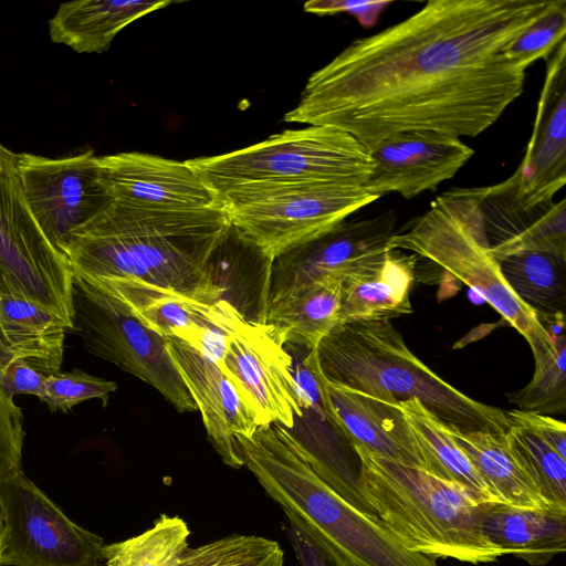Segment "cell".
<instances>
[{"label":"cell","mask_w":566,"mask_h":566,"mask_svg":"<svg viewBox=\"0 0 566 566\" xmlns=\"http://www.w3.org/2000/svg\"><path fill=\"white\" fill-rule=\"evenodd\" d=\"M324 377L399 403L418 399L449 428L506 432L507 412L472 399L442 379L406 345L390 321L337 324L317 345Z\"/></svg>","instance_id":"cell-4"},{"label":"cell","mask_w":566,"mask_h":566,"mask_svg":"<svg viewBox=\"0 0 566 566\" xmlns=\"http://www.w3.org/2000/svg\"><path fill=\"white\" fill-rule=\"evenodd\" d=\"M566 1L551 0L548 7L518 36L504 49V56L527 69L538 59L547 60L552 52L565 41Z\"/></svg>","instance_id":"cell-34"},{"label":"cell","mask_w":566,"mask_h":566,"mask_svg":"<svg viewBox=\"0 0 566 566\" xmlns=\"http://www.w3.org/2000/svg\"><path fill=\"white\" fill-rule=\"evenodd\" d=\"M369 153L374 168L364 189L377 197L397 192L409 199L451 179L474 150L450 135L407 132L384 139Z\"/></svg>","instance_id":"cell-16"},{"label":"cell","mask_w":566,"mask_h":566,"mask_svg":"<svg viewBox=\"0 0 566 566\" xmlns=\"http://www.w3.org/2000/svg\"><path fill=\"white\" fill-rule=\"evenodd\" d=\"M187 161L217 197L301 182L364 186L374 168L369 150L355 137L321 125L286 129L241 149Z\"/></svg>","instance_id":"cell-7"},{"label":"cell","mask_w":566,"mask_h":566,"mask_svg":"<svg viewBox=\"0 0 566 566\" xmlns=\"http://www.w3.org/2000/svg\"><path fill=\"white\" fill-rule=\"evenodd\" d=\"M340 295L342 276L329 274L268 303L261 321L282 344L313 350L338 324Z\"/></svg>","instance_id":"cell-25"},{"label":"cell","mask_w":566,"mask_h":566,"mask_svg":"<svg viewBox=\"0 0 566 566\" xmlns=\"http://www.w3.org/2000/svg\"><path fill=\"white\" fill-rule=\"evenodd\" d=\"M190 534L181 517L163 513L143 533L104 545V566H178L190 548Z\"/></svg>","instance_id":"cell-30"},{"label":"cell","mask_w":566,"mask_h":566,"mask_svg":"<svg viewBox=\"0 0 566 566\" xmlns=\"http://www.w3.org/2000/svg\"><path fill=\"white\" fill-rule=\"evenodd\" d=\"M357 455L358 491L388 532L408 551L436 559L495 562L503 552L482 532L488 503L426 471L361 447Z\"/></svg>","instance_id":"cell-5"},{"label":"cell","mask_w":566,"mask_h":566,"mask_svg":"<svg viewBox=\"0 0 566 566\" xmlns=\"http://www.w3.org/2000/svg\"><path fill=\"white\" fill-rule=\"evenodd\" d=\"M169 353L200 411L208 439L223 463L243 467L234 436L250 437L260 426L217 361L191 345L167 337Z\"/></svg>","instance_id":"cell-19"},{"label":"cell","mask_w":566,"mask_h":566,"mask_svg":"<svg viewBox=\"0 0 566 566\" xmlns=\"http://www.w3.org/2000/svg\"><path fill=\"white\" fill-rule=\"evenodd\" d=\"M378 198L363 186L301 182L237 189L218 200L235 230L272 261L324 235Z\"/></svg>","instance_id":"cell-8"},{"label":"cell","mask_w":566,"mask_h":566,"mask_svg":"<svg viewBox=\"0 0 566 566\" xmlns=\"http://www.w3.org/2000/svg\"><path fill=\"white\" fill-rule=\"evenodd\" d=\"M230 227L222 206L158 211L113 201L72 233L63 253L73 273L88 280L157 289L213 304L224 298L213 258Z\"/></svg>","instance_id":"cell-2"},{"label":"cell","mask_w":566,"mask_h":566,"mask_svg":"<svg viewBox=\"0 0 566 566\" xmlns=\"http://www.w3.org/2000/svg\"><path fill=\"white\" fill-rule=\"evenodd\" d=\"M510 422L506 439L514 460L552 507L566 511V459L524 426Z\"/></svg>","instance_id":"cell-31"},{"label":"cell","mask_w":566,"mask_h":566,"mask_svg":"<svg viewBox=\"0 0 566 566\" xmlns=\"http://www.w3.org/2000/svg\"><path fill=\"white\" fill-rule=\"evenodd\" d=\"M391 250L427 259L479 293L530 345L534 364L554 350L549 331L505 282L492 253L475 188L438 197L412 226L389 239Z\"/></svg>","instance_id":"cell-6"},{"label":"cell","mask_w":566,"mask_h":566,"mask_svg":"<svg viewBox=\"0 0 566 566\" xmlns=\"http://www.w3.org/2000/svg\"><path fill=\"white\" fill-rule=\"evenodd\" d=\"M117 384L75 368L71 371H57L44 377L43 394L39 399L51 412H69L76 405L90 399H99L106 407L109 395Z\"/></svg>","instance_id":"cell-35"},{"label":"cell","mask_w":566,"mask_h":566,"mask_svg":"<svg viewBox=\"0 0 566 566\" xmlns=\"http://www.w3.org/2000/svg\"><path fill=\"white\" fill-rule=\"evenodd\" d=\"M319 380L326 411L352 447L422 468L399 403L332 382L321 368Z\"/></svg>","instance_id":"cell-21"},{"label":"cell","mask_w":566,"mask_h":566,"mask_svg":"<svg viewBox=\"0 0 566 566\" xmlns=\"http://www.w3.org/2000/svg\"><path fill=\"white\" fill-rule=\"evenodd\" d=\"M486 539L504 555L544 566L566 548V512L488 503L482 518Z\"/></svg>","instance_id":"cell-23"},{"label":"cell","mask_w":566,"mask_h":566,"mask_svg":"<svg viewBox=\"0 0 566 566\" xmlns=\"http://www.w3.org/2000/svg\"><path fill=\"white\" fill-rule=\"evenodd\" d=\"M391 1H346V0H312L304 4V10L318 15L347 12L353 14L364 28L373 27L384 9Z\"/></svg>","instance_id":"cell-38"},{"label":"cell","mask_w":566,"mask_h":566,"mask_svg":"<svg viewBox=\"0 0 566 566\" xmlns=\"http://www.w3.org/2000/svg\"><path fill=\"white\" fill-rule=\"evenodd\" d=\"M287 536L300 566H338L297 523L290 520Z\"/></svg>","instance_id":"cell-40"},{"label":"cell","mask_w":566,"mask_h":566,"mask_svg":"<svg viewBox=\"0 0 566 566\" xmlns=\"http://www.w3.org/2000/svg\"><path fill=\"white\" fill-rule=\"evenodd\" d=\"M2 533H3V526H2V521H1V516H0V546H1Z\"/></svg>","instance_id":"cell-42"},{"label":"cell","mask_w":566,"mask_h":566,"mask_svg":"<svg viewBox=\"0 0 566 566\" xmlns=\"http://www.w3.org/2000/svg\"><path fill=\"white\" fill-rule=\"evenodd\" d=\"M171 1L80 0L61 3L49 21L52 42L76 53H103L114 38L135 20Z\"/></svg>","instance_id":"cell-24"},{"label":"cell","mask_w":566,"mask_h":566,"mask_svg":"<svg viewBox=\"0 0 566 566\" xmlns=\"http://www.w3.org/2000/svg\"><path fill=\"white\" fill-rule=\"evenodd\" d=\"M493 255L545 252L566 258V203H525L513 174L505 181L475 188Z\"/></svg>","instance_id":"cell-20"},{"label":"cell","mask_w":566,"mask_h":566,"mask_svg":"<svg viewBox=\"0 0 566 566\" xmlns=\"http://www.w3.org/2000/svg\"><path fill=\"white\" fill-rule=\"evenodd\" d=\"M93 150L49 158L21 153L14 170L27 206L48 241L64 255L72 233L113 203Z\"/></svg>","instance_id":"cell-12"},{"label":"cell","mask_w":566,"mask_h":566,"mask_svg":"<svg viewBox=\"0 0 566 566\" xmlns=\"http://www.w3.org/2000/svg\"><path fill=\"white\" fill-rule=\"evenodd\" d=\"M399 407L420 459L421 470L465 490L478 503H496L444 423L418 399L400 401Z\"/></svg>","instance_id":"cell-27"},{"label":"cell","mask_w":566,"mask_h":566,"mask_svg":"<svg viewBox=\"0 0 566 566\" xmlns=\"http://www.w3.org/2000/svg\"><path fill=\"white\" fill-rule=\"evenodd\" d=\"M513 293L545 325L565 319L566 258L545 252H516L496 259Z\"/></svg>","instance_id":"cell-29"},{"label":"cell","mask_w":566,"mask_h":566,"mask_svg":"<svg viewBox=\"0 0 566 566\" xmlns=\"http://www.w3.org/2000/svg\"><path fill=\"white\" fill-rule=\"evenodd\" d=\"M551 0H431L358 38L307 80L283 119L331 126L368 150L407 132L476 137L522 93L503 49Z\"/></svg>","instance_id":"cell-1"},{"label":"cell","mask_w":566,"mask_h":566,"mask_svg":"<svg viewBox=\"0 0 566 566\" xmlns=\"http://www.w3.org/2000/svg\"><path fill=\"white\" fill-rule=\"evenodd\" d=\"M509 419L517 422L553 448L560 457L566 459V424L551 416L518 409L506 411Z\"/></svg>","instance_id":"cell-39"},{"label":"cell","mask_w":566,"mask_h":566,"mask_svg":"<svg viewBox=\"0 0 566 566\" xmlns=\"http://www.w3.org/2000/svg\"><path fill=\"white\" fill-rule=\"evenodd\" d=\"M73 271L48 241L14 169L0 167V292L32 302L73 328Z\"/></svg>","instance_id":"cell-11"},{"label":"cell","mask_w":566,"mask_h":566,"mask_svg":"<svg viewBox=\"0 0 566 566\" xmlns=\"http://www.w3.org/2000/svg\"><path fill=\"white\" fill-rule=\"evenodd\" d=\"M88 281L125 302L151 329L191 345L214 361L229 334L248 318L227 298L208 304L157 289Z\"/></svg>","instance_id":"cell-17"},{"label":"cell","mask_w":566,"mask_h":566,"mask_svg":"<svg viewBox=\"0 0 566 566\" xmlns=\"http://www.w3.org/2000/svg\"><path fill=\"white\" fill-rule=\"evenodd\" d=\"M0 566H104L101 536L81 527L23 472L0 482Z\"/></svg>","instance_id":"cell-10"},{"label":"cell","mask_w":566,"mask_h":566,"mask_svg":"<svg viewBox=\"0 0 566 566\" xmlns=\"http://www.w3.org/2000/svg\"><path fill=\"white\" fill-rule=\"evenodd\" d=\"M217 364L259 426L277 423L291 429L302 416L292 355L263 321L245 318L231 332Z\"/></svg>","instance_id":"cell-13"},{"label":"cell","mask_w":566,"mask_h":566,"mask_svg":"<svg viewBox=\"0 0 566 566\" xmlns=\"http://www.w3.org/2000/svg\"><path fill=\"white\" fill-rule=\"evenodd\" d=\"M72 302L71 333L88 353L154 387L178 412L197 410L167 337L148 327L125 302L76 273Z\"/></svg>","instance_id":"cell-9"},{"label":"cell","mask_w":566,"mask_h":566,"mask_svg":"<svg viewBox=\"0 0 566 566\" xmlns=\"http://www.w3.org/2000/svg\"><path fill=\"white\" fill-rule=\"evenodd\" d=\"M23 424L21 408L0 387V482L22 470Z\"/></svg>","instance_id":"cell-36"},{"label":"cell","mask_w":566,"mask_h":566,"mask_svg":"<svg viewBox=\"0 0 566 566\" xmlns=\"http://www.w3.org/2000/svg\"><path fill=\"white\" fill-rule=\"evenodd\" d=\"M234 440L243 465L266 494L338 566H438L436 558L405 548L376 515L361 512L322 480L284 427L260 426Z\"/></svg>","instance_id":"cell-3"},{"label":"cell","mask_w":566,"mask_h":566,"mask_svg":"<svg viewBox=\"0 0 566 566\" xmlns=\"http://www.w3.org/2000/svg\"><path fill=\"white\" fill-rule=\"evenodd\" d=\"M70 326L57 315L0 292V342L43 375L60 371Z\"/></svg>","instance_id":"cell-26"},{"label":"cell","mask_w":566,"mask_h":566,"mask_svg":"<svg viewBox=\"0 0 566 566\" xmlns=\"http://www.w3.org/2000/svg\"><path fill=\"white\" fill-rule=\"evenodd\" d=\"M18 156L0 143V167L14 169Z\"/></svg>","instance_id":"cell-41"},{"label":"cell","mask_w":566,"mask_h":566,"mask_svg":"<svg viewBox=\"0 0 566 566\" xmlns=\"http://www.w3.org/2000/svg\"><path fill=\"white\" fill-rule=\"evenodd\" d=\"M45 375L30 367L0 342V387L10 397L35 396L41 398Z\"/></svg>","instance_id":"cell-37"},{"label":"cell","mask_w":566,"mask_h":566,"mask_svg":"<svg viewBox=\"0 0 566 566\" xmlns=\"http://www.w3.org/2000/svg\"><path fill=\"white\" fill-rule=\"evenodd\" d=\"M396 220L392 211L345 220L324 235L276 256L269 268L265 306L326 275H342L388 250Z\"/></svg>","instance_id":"cell-15"},{"label":"cell","mask_w":566,"mask_h":566,"mask_svg":"<svg viewBox=\"0 0 566 566\" xmlns=\"http://www.w3.org/2000/svg\"><path fill=\"white\" fill-rule=\"evenodd\" d=\"M514 175L525 203L553 200L566 184V43L547 61L533 133Z\"/></svg>","instance_id":"cell-18"},{"label":"cell","mask_w":566,"mask_h":566,"mask_svg":"<svg viewBox=\"0 0 566 566\" xmlns=\"http://www.w3.org/2000/svg\"><path fill=\"white\" fill-rule=\"evenodd\" d=\"M284 552L276 541L231 534L189 548L178 566H283Z\"/></svg>","instance_id":"cell-33"},{"label":"cell","mask_w":566,"mask_h":566,"mask_svg":"<svg viewBox=\"0 0 566 566\" xmlns=\"http://www.w3.org/2000/svg\"><path fill=\"white\" fill-rule=\"evenodd\" d=\"M416 264V254L388 249L342 274L338 324L411 314Z\"/></svg>","instance_id":"cell-22"},{"label":"cell","mask_w":566,"mask_h":566,"mask_svg":"<svg viewBox=\"0 0 566 566\" xmlns=\"http://www.w3.org/2000/svg\"><path fill=\"white\" fill-rule=\"evenodd\" d=\"M549 325L547 329L554 339L553 353L535 365L533 377L524 388L509 395L510 402L518 410L547 416L566 411L565 319Z\"/></svg>","instance_id":"cell-32"},{"label":"cell","mask_w":566,"mask_h":566,"mask_svg":"<svg viewBox=\"0 0 566 566\" xmlns=\"http://www.w3.org/2000/svg\"><path fill=\"white\" fill-rule=\"evenodd\" d=\"M98 176L113 201L158 211H195L221 206L187 160L140 151L96 157Z\"/></svg>","instance_id":"cell-14"},{"label":"cell","mask_w":566,"mask_h":566,"mask_svg":"<svg viewBox=\"0 0 566 566\" xmlns=\"http://www.w3.org/2000/svg\"><path fill=\"white\" fill-rule=\"evenodd\" d=\"M448 431L496 503L521 509L555 510L541 496L514 460L506 432L488 429L460 431L449 427Z\"/></svg>","instance_id":"cell-28"}]
</instances>
